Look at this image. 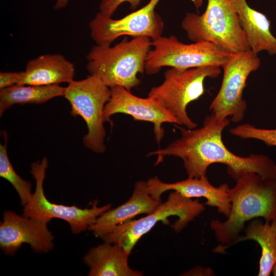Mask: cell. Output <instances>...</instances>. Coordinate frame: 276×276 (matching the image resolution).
<instances>
[{
	"label": "cell",
	"mask_w": 276,
	"mask_h": 276,
	"mask_svg": "<svg viewBox=\"0 0 276 276\" xmlns=\"http://www.w3.org/2000/svg\"><path fill=\"white\" fill-rule=\"evenodd\" d=\"M229 122L228 118L219 119L212 113L205 117L199 128L178 126L179 138L163 149L150 152L148 155H157V163L165 156L180 158L189 177L205 176L211 165L222 164L226 165L228 174L235 180L247 172L265 178H276V164L267 155L252 154L241 156L226 147L222 135Z\"/></svg>",
	"instance_id": "obj_1"
},
{
	"label": "cell",
	"mask_w": 276,
	"mask_h": 276,
	"mask_svg": "<svg viewBox=\"0 0 276 276\" xmlns=\"http://www.w3.org/2000/svg\"><path fill=\"white\" fill-rule=\"evenodd\" d=\"M227 192L231 207L224 221L214 220L210 227L219 246L215 252H222L234 245L245 223L255 218L265 221L276 219V178H265L258 173L247 172L237 180Z\"/></svg>",
	"instance_id": "obj_2"
},
{
	"label": "cell",
	"mask_w": 276,
	"mask_h": 276,
	"mask_svg": "<svg viewBox=\"0 0 276 276\" xmlns=\"http://www.w3.org/2000/svg\"><path fill=\"white\" fill-rule=\"evenodd\" d=\"M152 48L147 36L124 38L116 45L93 47L86 56V68L110 88L119 86L130 91L139 85V74L145 72L146 59Z\"/></svg>",
	"instance_id": "obj_3"
},
{
	"label": "cell",
	"mask_w": 276,
	"mask_h": 276,
	"mask_svg": "<svg viewBox=\"0 0 276 276\" xmlns=\"http://www.w3.org/2000/svg\"><path fill=\"white\" fill-rule=\"evenodd\" d=\"M181 28L193 42H211L233 54L250 49L230 0H208L205 11L188 13Z\"/></svg>",
	"instance_id": "obj_4"
},
{
	"label": "cell",
	"mask_w": 276,
	"mask_h": 276,
	"mask_svg": "<svg viewBox=\"0 0 276 276\" xmlns=\"http://www.w3.org/2000/svg\"><path fill=\"white\" fill-rule=\"evenodd\" d=\"M221 67L205 66L186 70L170 68L164 74L163 83L153 87L148 97L158 102L178 122L188 129L197 124L188 114L187 108L204 93L206 78H215L221 72Z\"/></svg>",
	"instance_id": "obj_5"
},
{
	"label": "cell",
	"mask_w": 276,
	"mask_h": 276,
	"mask_svg": "<svg viewBox=\"0 0 276 276\" xmlns=\"http://www.w3.org/2000/svg\"><path fill=\"white\" fill-rule=\"evenodd\" d=\"M198 200L182 196L176 191L170 192L167 200L162 202L152 213L138 219H131L116 226L103 240L120 245L129 253L139 240L159 222L169 224L168 218L178 217L171 225L176 232L182 231L190 222L204 210Z\"/></svg>",
	"instance_id": "obj_6"
},
{
	"label": "cell",
	"mask_w": 276,
	"mask_h": 276,
	"mask_svg": "<svg viewBox=\"0 0 276 276\" xmlns=\"http://www.w3.org/2000/svg\"><path fill=\"white\" fill-rule=\"evenodd\" d=\"M234 54L211 42L187 44L174 35L161 36L152 40L145 72L153 75L166 66L180 70L211 65L221 67Z\"/></svg>",
	"instance_id": "obj_7"
},
{
	"label": "cell",
	"mask_w": 276,
	"mask_h": 276,
	"mask_svg": "<svg viewBox=\"0 0 276 276\" xmlns=\"http://www.w3.org/2000/svg\"><path fill=\"white\" fill-rule=\"evenodd\" d=\"M110 95V88L92 75L82 80H74L65 87L63 97L71 104V114L81 117L87 125L83 144L96 153L106 150L104 111Z\"/></svg>",
	"instance_id": "obj_8"
},
{
	"label": "cell",
	"mask_w": 276,
	"mask_h": 276,
	"mask_svg": "<svg viewBox=\"0 0 276 276\" xmlns=\"http://www.w3.org/2000/svg\"><path fill=\"white\" fill-rule=\"evenodd\" d=\"M48 167L45 157L31 164L30 172L35 180V190L30 201L24 206V216L48 222L53 218L63 220L68 223L72 233L77 234L88 229L100 215L111 208L110 204L99 206L97 200L93 202L90 208L84 209L51 202L43 189Z\"/></svg>",
	"instance_id": "obj_9"
},
{
	"label": "cell",
	"mask_w": 276,
	"mask_h": 276,
	"mask_svg": "<svg viewBox=\"0 0 276 276\" xmlns=\"http://www.w3.org/2000/svg\"><path fill=\"white\" fill-rule=\"evenodd\" d=\"M258 55L250 49L234 54L221 67L222 83L210 106L212 113L218 119L229 117L233 122L238 123L244 118L247 104L243 91L249 75L260 66Z\"/></svg>",
	"instance_id": "obj_10"
},
{
	"label": "cell",
	"mask_w": 276,
	"mask_h": 276,
	"mask_svg": "<svg viewBox=\"0 0 276 276\" xmlns=\"http://www.w3.org/2000/svg\"><path fill=\"white\" fill-rule=\"evenodd\" d=\"M160 0H150L145 6L118 19L99 12L89 22L90 36L98 45H111L117 38L128 35L133 37L147 36L154 40L161 36L164 23L155 12ZM197 10L203 0H191Z\"/></svg>",
	"instance_id": "obj_11"
},
{
	"label": "cell",
	"mask_w": 276,
	"mask_h": 276,
	"mask_svg": "<svg viewBox=\"0 0 276 276\" xmlns=\"http://www.w3.org/2000/svg\"><path fill=\"white\" fill-rule=\"evenodd\" d=\"M48 223L6 211L0 224L1 249L12 256L27 243L35 253L49 252L54 247V237L48 227Z\"/></svg>",
	"instance_id": "obj_12"
},
{
	"label": "cell",
	"mask_w": 276,
	"mask_h": 276,
	"mask_svg": "<svg viewBox=\"0 0 276 276\" xmlns=\"http://www.w3.org/2000/svg\"><path fill=\"white\" fill-rule=\"evenodd\" d=\"M110 89V97L104 111L106 122L112 123L110 120L111 116L124 113L130 115L135 120L151 122L153 125L155 140L158 144L165 134L164 123L179 125L176 119L155 100L148 97L146 98L137 97L119 86Z\"/></svg>",
	"instance_id": "obj_13"
},
{
	"label": "cell",
	"mask_w": 276,
	"mask_h": 276,
	"mask_svg": "<svg viewBox=\"0 0 276 276\" xmlns=\"http://www.w3.org/2000/svg\"><path fill=\"white\" fill-rule=\"evenodd\" d=\"M147 182L150 194L158 200L162 201L160 197L164 193L174 191L188 198H204L205 205L216 208L218 212L226 217L229 213L231 204L227 192L229 186L223 183L215 187L206 175L197 178L188 177L173 183L164 182L157 177H153Z\"/></svg>",
	"instance_id": "obj_14"
},
{
	"label": "cell",
	"mask_w": 276,
	"mask_h": 276,
	"mask_svg": "<svg viewBox=\"0 0 276 276\" xmlns=\"http://www.w3.org/2000/svg\"><path fill=\"white\" fill-rule=\"evenodd\" d=\"M150 194L147 181L140 180L134 186L130 198L122 204L100 215L88 230L103 239L117 225L140 214L153 212L162 203Z\"/></svg>",
	"instance_id": "obj_15"
},
{
	"label": "cell",
	"mask_w": 276,
	"mask_h": 276,
	"mask_svg": "<svg viewBox=\"0 0 276 276\" xmlns=\"http://www.w3.org/2000/svg\"><path fill=\"white\" fill-rule=\"evenodd\" d=\"M74 65L59 54L41 55L29 61L18 84L32 85L68 84L74 80Z\"/></svg>",
	"instance_id": "obj_16"
},
{
	"label": "cell",
	"mask_w": 276,
	"mask_h": 276,
	"mask_svg": "<svg viewBox=\"0 0 276 276\" xmlns=\"http://www.w3.org/2000/svg\"><path fill=\"white\" fill-rule=\"evenodd\" d=\"M246 35L250 49L256 54L265 51L276 55V37L271 21L263 13L251 8L246 0H230Z\"/></svg>",
	"instance_id": "obj_17"
},
{
	"label": "cell",
	"mask_w": 276,
	"mask_h": 276,
	"mask_svg": "<svg viewBox=\"0 0 276 276\" xmlns=\"http://www.w3.org/2000/svg\"><path fill=\"white\" fill-rule=\"evenodd\" d=\"M130 253L118 244L104 241L91 247L83 257L89 276H141L143 272L130 267Z\"/></svg>",
	"instance_id": "obj_18"
},
{
	"label": "cell",
	"mask_w": 276,
	"mask_h": 276,
	"mask_svg": "<svg viewBox=\"0 0 276 276\" xmlns=\"http://www.w3.org/2000/svg\"><path fill=\"white\" fill-rule=\"evenodd\" d=\"M245 233L234 245L248 240L257 242L261 248L258 275H270L276 264V219L263 223L259 218L254 219L246 227Z\"/></svg>",
	"instance_id": "obj_19"
},
{
	"label": "cell",
	"mask_w": 276,
	"mask_h": 276,
	"mask_svg": "<svg viewBox=\"0 0 276 276\" xmlns=\"http://www.w3.org/2000/svg\"><path fill=\"white\" fill-rule=\"evenodd\" d=\"M65 87L59 85L16 84L0 90V115L14 104H41L64 96Z\"/></svg>",
	"instance_id": "obj_20"
},
{
	"label": "cell",
	"mask_w": 276,
	"mask_h": 276,
	"mask_svg": "<svg viewBox=\"0 0 276 276\" xmlns=\"http://www.w3.org/2000/svg\"><path fill=\"white\" fill-rule=\"evenodd\" d=\"M4 144H0V176L8 181L17 192L24 206L32 198L31 183L20 177L9 159L7 152L8 134L3 133Z\"/></svg>",
	"instance_id": "obj_21"
},
{
	"label": "cell",
	"mask_w": 276,
	"mask_h": 276,
	"mask_svg": "<svg viewBox=\"0 0 276 276\" xmlns=\"http://www.w3.org/2000/svg\"><path fill=\"white\" fill-rule=\"evenodd\" d=\"M231 133L243 139H255L267 146H276V129H263L245 123L230 129Z\"/></svg>",
	"instance_id": "obj_22"
},
{
	"label": "cell",
	"mask_w": 276,
	"mask_h": 276,
	"mask_svg": "<svg viewBox=\"0 0 276 276\" xmlns=\"http://www.w3.org/2000/svg\"><path fill=\"white\" fill-rule=\"evenodd\" d=\"M142 0H101L99 5L100 12L111 17L119 7L124 3H128L130 9L134 10L140 5Z\"/></svg>",
	"instance_id": "obj_23"
},
{
	"label": "cell",
	"mask_w": 276,
	"mask_h": 276,
	"mask_svg": "<svg viewBox=\"0 0 276 276\" xmlns=\"http://www.w3.org/2000/svg\"><path fill=\"white\" fill-rule=\"evenodd\" d=\"M23 71L1 72L0 73V90L18 84Z\"/></svg>",
	"instance_id": "obj_24"
},
{
	"label": "cell",
	"mask_w": 276,
	"mask_h": 276,
	"mask_svg": "<svg viewBox=\"0 0 276 276\" xmlns=\"http://www.w3.org/2000/svg\"><path fill=\"white\" fill-rule=\"evenodd\" d=\"M213 270L208 267H196L188 271L186 275H212Z\"/></svg>",
	"instance_id": "obj_25"
},
{
	"label": "cell",
	"mask_w": 276,
	"mask_h": 276,
	"mask_svg": "<svg viewBox=\"0 0 276 276\" xmlns=\"http://www.w3.org/2000/svg\"><path fill=\"white\" fill-rule=\"evenodd\" d=\"M68 2L69 0H57L54 8L55 10L63 8L67 5Z\"/></svg>",
	"instance_id": "obj_26"
},
{
	"label": "cell",
	"mask_w": 276,
	"mask_h": 276,
	"mask_svg": "<svg viewBox=\"0 0 276 276\" xmlns=\"http://www.w3.org/2000/svg\"><path fill=\"white\" fill-rule=\"evenodd\" d=\"M271 273H273V275L276 276V264L273 266Z\"/></svg>",
	"instance_id": "obj_27"
},
{
	"label": "cell",
	"mask_w": 276,
	"mask_h": 276,
	"mask_svg": "<svg viewBox=\"0 0 276 276\" xmlns=\"http://www.w3.org/2000/svg\"><path fill=\"white\" fill-rule=\"evenodd\" d=\"M275 1L276 2V0H275Z\"/></svg>",
	"instance_id": "obj_28"
}]
</instances>
